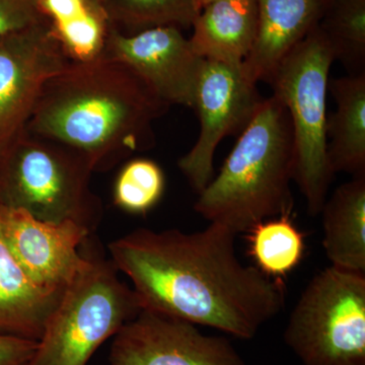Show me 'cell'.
Segmentation results:
<instances>
[{
	"label": "cell",
	"instance_id": "1",
	"mask_svg": "<svg viewBox=\"0 0 365 365\" xmlns=\"http://www.w3.org/2000/svg\"><path fill=\"white\" fill-rule=\"evenodd\" d=\"M235 237L217 223L195 232L137 228L108 249L143 309L252 339L282 311L285 290L239 260Z\"/></svg>",
	"mask_w": 365,
	"mask_h": 365
},
{
	"label": "cell",
	"instance_id": "2",
	"mask_svg": "<svg viewBox=\"0 0 365 365\" xmlns=\"http://www.w3.org/2000/svg\"><path fill=\"white\" fill-rule=\"evenodd\" d=\"M170 106L119 60L71 62L47 81L26 129L78 151L107 172L155 143Z\"/></svg>",
	"mask_w": 365,
	"mask_h": 365
},
{
	"label": "cell",
	"instance_id": "3",
	"mask_svg": "<svg viewBox=\"0 0 365 365\" xmlns=\"http://www.w3.org/2000/svg\"><path fill=\"white\" fill-rule=\"evenodd\" d=\"M294 145L289 115L275 96L263 98L194 209L235 235L294 208Z\"/></svg>",
	"mask_w": 365,
	"mask_h": 365
},
{
	"label": "cell",
	"instance_id": "4",
	"mask_svg": "<svg viewBox=\"0 0 365 365\" xmlns=\"http://www.w3.org/2000/svg\"><path fill=\"white\" fill-rule=\"evenodd\" d=\"M91 163L78 151L24 129L0 145V206L93 234L103 218Z\"/></svg>",
	"mask_w": 365,
	"mask_h": 365
},
{
	"label": "cell",
	"instance_id": "5",
	"mask_svg": "<svg viewBox=\"0 0 365 365\" xmlns=\"http://www.w3.org/2000/svg\"><path fill=\"white\" fill-rule=\"evenodd\" d=\"M334 55L318 26L295 46L268 83L289 115L294 145V182L309 215L321 213L334 175L327 157V95Z\"/></svg>",
	"mask_w": 365,
	"mask_h": 365
},
{
	"label": "cell",
	"instance_id": "6",
	"mask_svg": "<svg viewBox=\"0 0 365 365\" xmlns=\"http://www.w3.org/2000/svg\"><path fill=\"white\" fill-rule=\"evenodd\" d=\"M88 265L48 319L28 365H86L105 341L143 311L111 259L88 253Z\"/></svg>",
	"mask_w": 365,
	"mask_h": 365
},
{
	"label": "cell",
	"instance_id": "7",
	"mask_svg": "<svg viewBox=\"0 0 365 365\" xmlns=\"http://www.w3.org/2000/svg\"><path fill=\"white\" fill-rule=\"evenodd\" d=\"M284 340L304 365H365V273L330 266L316 274Z\"/></svg>",
	"mask_w": 365,
	"mask_h": 365
},
{
	"label": "cell",
	"instance_id": "8",
	"mask_svg": "<svg viewBox=\"0 0 365 365\" xmlns=\"http://www.w3.org/2000/svg\"><path fill=\"white\" fill-rule=\"evenodd\" d=\"M263 98L257 85L244 76L242 66L204 59L194 106L200 132L193 148L178 162L197 194L212 180L218 144L246 129Z\"/></svg>",
	"mask_w": 365,
	"mask_h": 365
},
{
	"label": "cell",
	"instance_id": "9",
	"mask_svg": "<svg viewBox=\"0 0 365 365\" xmlns=\"http://www.w3.org/2000/svg\"><path fill=\"white\" fill-rule=\"evenodd\" d=\"M71 63L45 19L0 36V145L26 128L47 81Z\"/></svg>",
	"mask_w": 365,
	"mask_h": 365
},
{
	"label": "cell",
	"instance_id": "10",
	"mask_svg": "<svg viewBox=\"0 0 365 365\" xmlns=\"http://www.w3.org/2000/svg\"><path fill=\"white\" fill-rule=\"evenodd\" d=\"M113 338L111 365H245L225 338L204 335L194 324L150 309Z\"/></svg>",
	"mask_w": 365,
	"mask_h": 365
},
{
	"label": "cell",
	"instance_id": "11",
	"mask_svg": "<svg viewBox=\"0 0 365 365\" xmlns=\"http://www.w3.org/2000/svg\"><path fill=\"white\" fill-rule=\"evenodd\" d=\"M104 57L130 67L168 105L194 109L204 59L181 29L157 26L125 35L113 28Z\"/></svg>",
	"mask_w": 365,
	"mask_h": 365
},
{
	"label": "cell",
	"instance_id": "12",
	"mask_svg": "<svg viewBox=\"0 0 365 365\" xmlns=\"http://www.w3.org/2000/svg\"><path fill=\"white\" fill-rule=\"evenodd\" d=\"M0 227L19 265L44 289L66 292L88 265L81 247L93 234L78 223L43 222L21 209L0 206Z\"/></svg>",
	"mask_w": 365,
	"mask_h": 365
},
{
	"label": "cell",
	"instance_id": "13",
	"mask_svg": "<svg viewBox=\"0 0 365 365\" xmlns=\"http://www.w3.org/2000/svg\"><path fill=\"white\" fill-rule=\"evenodd\" d=\"M258 20L253 48L242 63L252 83L265 81L288 53L318 24L326 0H256Z\"/></svg>",
	"mask_w": 365,
	"mask_h": 365
},
{
	"label": "cell",
	"instance_id": "14",
	"mask_svg": "<svg viewBox=\"0 0 365 365\" xmlns=\"http://www.w3.org/2000/svg\"><path fill=\"white\" fill-rule=\"evenodd\" d=\"M257 20L256 0H216L197 16L190 44L202 59L242 66L256 39Z\"/></svg>",
	"mask_w": 365,
	"mask_h": 365
},
{
	"label": "cell",
	"instance_id": "15",
	"mask_svg": "<svg viewBox=\"0 0 365 365\" xmlns=\"http://www.w3.org/2000/svg\"><path fill=\"white\" fill-rule=\"evenodd\" d=\"M63 294L38 287L29 278L0 227V335L39 341Z\"/></svg>",
	"mask_w": 365,
	"mask_h": 365
},
{
	"label": "cell",
	"instance_id": "16",
	"mask_svg": "<svg viewBox=\"0 0 365 365\" xmlns=\"http://www.w3.org/2000/svg\"><path fill=\"white\" fill-rule=\"evenodd\" d=\"M337 109L327 119V157L333 175L365 176V73L329 79Z\"/></svg>",
	"mask_w": 365,
	"mask_h": 365
},
{
	"label": "cell",
	"instance_id": "17",
	"mask_svg": "<svg viewBox=\"0 0 365 365\" xmlns=\"http://www.w3.org/2000/svg\"><path fill=\"white\" fill-rule=\"evenodd\" d=\"M321 213L323 246L331 266L365 273V176L338 187Z\"/></svg>",
	"mask_w": 365,
	"mask_h": 365
},
{
	"label": "cell",
	"instance_id": "18",
	"mask_svg": "<svg viewBox=\"0 0 365 365\" xmlns=\"http://www.w3.org/2000/svg\"><path fill=\"white\" fill-rule=\"evenodd\" d=\"M290 215L269 218L248 232L249 253L256 267L276 280L282 281L299 266L306 250L304 235Z\"/></svg>",
	"mask_w": 365,
	"mask_h": 365
},
{
	"label": "cell",
	"instance_id": "19",
	"mask_svg": "<svg viewBox=\"0 0 365 365\" xmlns=\"http://www.w3.org/2000/svg\"><path fill=\"white\" fill-rule=\"evenodd\" d=\"M317 26L348 74L365 73V0H326Z\"/></svg>",
	"mask_w": 365,
	"mask_h": 365
},
{
	"label": "cell",
	"instance_id": "20",
	"mask_svg": "<svg viewBox=\"0 0 365 365\" xmlns=\"http://www.w3.org/2000/svg\"><path fill=\"white\" fill-rule=\"evenodd\" d=\"M101 2L113 28L125 35L163 26L190 28L199 14L196 0H101Z\"/></svg>",
	"mask_w": 365,
	"mask_h": 365
},
{
	"label": "cell",
	"instance_id": "21",
	"mask_svg": "<svg viewBox=\"0 0 365 365\" xmlns=\"http://www.w3.org/2000/svg\"><path fill=\"white\" fill-rule=\"evenodd\" d=\"M165 178L162 168L148 158H134L124 165L115 182L114 203L133 215L151 210L163 195Z\"/></svg>",
	"mask_w": 365,
	"mask_h": 365
},
{
	"label": "cell",
	"instance_id": "22",
	"mask_svg": "<svg viewBox=\"0 0 365 365\" xmlns=\"http://www.w3.org/2000/svg\"><path fill=\"white\" fill-rule=\"evenodd\" d=\"M43 19L34 0H0V36L23 30Z\"/></svg>",
	"mask_w": 365,
	"mask_h": 365
},
{
	"label": "cell",
	"instance_id": "23",
	"mask_svg": "<svg viewBox=\"0 0 365 365\" xmlns=\"http://www.w3.org/2000/svg\"><path fill=\"white\" fill-rule=\"evenodd\" d=\"M38 341L0 335V365H28Z\"/></svg>",
	"mask_w": 365,
	"mask_h": 365
},
{
	"label": "cell",
	"instance_id": "24",
	"mask_svg": "<svg viewBox=\"0 0 365 365\" xmlns=\"http://www.w3.org/2000/svg\"><path fill=\"white\" fill-rule=\"evenodd\" d=\"M215 1H216V0H196V6L199 13H200L201 9H204V7Z\"/></svg>",
	"mask_w": 365,
	"mask_h": 365
}]
</instances>
